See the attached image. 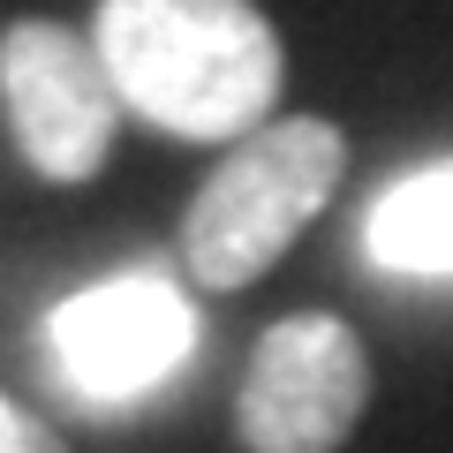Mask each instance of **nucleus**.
I'll return each mask as SVG.
<instances>
[{
	"label": "nucleus",
	"instance_id": "423d86ee",
	"mask_svg": "<svg viewBox=\"0 0 453 453\" xmlns=\"http://www.w3.org/2000/svg\"><path fill=\"white\" fill-rule=\"evenodd\" d=\"M371 257L386 273L416 280H453V166H423V174L393 181L371 211Z\"/></svg>",
	"mask_w": 453,
	"mask_h": 453
},
{
	"label": "nucleus",
	"instance_id": "20e7f679",
	"mask_svg": "<svg viewBox=\"0 0 453 453\" xmlns=\"http://www.w3.org/2000/svg\"><path fill=\"white\" fill-rule=\"evenodd\" d=\"M0 106H8V129H16L31 174L61 181V189L91 181L113 159L121 91L91 38L53 16H23L0 31Z\"/></svg>",
	"mask_w": 453,
	"mask_h": 453
},
{
	"label": "nucleus",
	"instance_id": "39448f33",
	"mask_svg": "<svg viewBox=\"0 0 453 453\" xmlns=\"http://www.w3.org/2000/svg\"><path fill=\"white\" fill-rule=\"evenodd\" d=\"M53 356L83 401H129L189 356V310L166 280H106L53 310Z\"/></svg>",
	"mask_w": 453,
	"mask_h": 453
},
{
	"label": "nucleus",
	"instance_id": "f03ea898",
	"mask_svg": "<svg viewBox=\"0 0 453 453\" xmlns=\"http://www.w3.org/2000/svg\"><path fill=\"white\" fill-rule=\"evenodd\" d=\"M340 174H348V136L333 121H318V113H280L273 129L242 136L204 174V189L189 196L181 265L211 295H234L250 280H265L303 242V226L333 204Z\"/></svg>",
	"mask_w": 453,
	"mask_h": 453
},
{
	"label": "nucleus",
	"instance_id": "7ed1b4c3",
	"mask_svg": "<svg viewBox=\"0 0 453 453\" xmlns=\"http://www.w3.org/2000/svg\"><path fill=\"white\" fill-rule=\"evenodd\" d=\"M371 408V356L348 318L295 310L257 340L234 393L242 453H340Z\"/></svg>",
	"mask_w": 453,
	"mask_h": 453
},
{
	"label": "nucleus",
	"instance_id": "0eeeda50",
	"mask_svg": "<svg viewBox=\"0 0 453 453\" xmlns=\"http://www.w3.org/2000/svg\"><path fill=\"white\" fill-rule=\"evenodd\" d=\"M0 453H68V446H61V431L46 416H31L23 401L0 393Z\"/></svg>",
	"mask_w": 453,
	"mask_h": 453
},
{
	"label": "nucleus",
	"instance_id": "f257e3e1",
	"mask_svg": "<svg viewBox=\"0 0 453 453\" xmlns=\"http://www.w3.org/2000/svg\"><path fill=\"white\" fill-rule=\"evenodd\" d=\"M98 61L121 106L189 144L273 129L288 46L257 0H98Z\"/></svg>",
	"mask_w": 453,
	"mask_h": 453
}]
</instances>
